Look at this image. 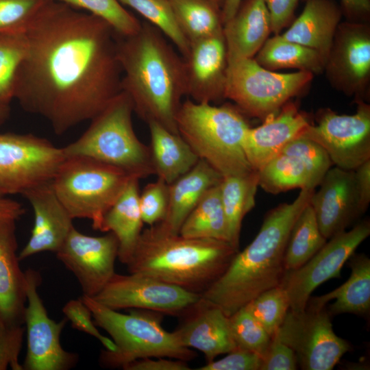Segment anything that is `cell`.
I'll return each instance as SVG.
<instances>
[{
  "instance_id": "cell-46",
  "label": "cell",
  "mask_w": 370,
  "mask_h": 370,
  "mask_svg": "<svg viewBox=\"0 0 370 370\" xmlns=\"http://www.w3.org/2000/svg\"><path fill=\"white\" fill-rule=\"evenodd\" d=\"M297 367L294 351L276 336H273L260 370H295Z\"/></svg>"
},
{
  "instance_id": "cell-23",
  "label": "cell",
  "mask_w": 370,
  "mask_h": 370,
  "mask_svg": "<svg viewBox=\"0 0 370 370\" xmlns=\"http://www.w3.org/2000/svg\"><path fill=\"white\" fill-rule=\"evenodd\" d=\"M183 315L186 317L174 334L184 347L201 352L207 362L237 347L230 319L219 307L201 299Z\"/></svg>"
},
{
  "instance_id": "cell-31",
  "label": "cell",
  "mask_w": 370,
  "mask_h": 370,
  "mask_svg": "<svg viewBox=\"0 0 370 370\" xmlns=\"http://www.w3.org/2000/svg\"><path fill=\"white\" fill-rule=\"evenodd\" d=\"M258 186V173L256 171L244 175L223 177L219 184L229 243L237 251H239L242 222L255 206Z\"/></svg>"
},
{
  "instance_id": "cell-19",
  "label": "cell",
  "mask_w": 370,
  "mask_h": 370,
  "mask_svg": "<svg viewBox=\"0 0 370 370\" xmlns=\"http://www.w3.org/2000/svg\"><path fill=\"white\" fill-rule=\"evenodd\" d=\"M319 186L309 204L321 233L328 240L346 230L361 216L354 170L331 166Z\"/></svg>"
},
{
  "instance_id": "cell-6",
  "label": "cell",
  "mask_w": 370,
  "mask_h": 370,
  "mask_svg": "<svg viewBox=\"0 0 370 370\" xmlns=\"http://www.w3.org/2000/svg\"><path fill=\"white\" fill-rule=\"evenodd\" d=\"M82 299L92 314L95 325L103 329L116 345L114 351L103 350L99 362L107 368H122L145 358H169L184 361L197 354L182 345L173 332L161 325L159 312L135 309L123 314L83 295Z\"/></svg>"
},
{
  "instance_id": "cell-27",
  "label": "cell",
  "mask_w": 370,
  "mask_h": 370,
  "mask_svg": "<svg viewBox=\"0 0 370 370\" xmlns=\"http://www.w3.org/2000/svg\"><path fill=\"white\" fill-rule=\"evenodd\" d=\"M300 15L280 36L327 58L343 12L334 0H306Z\"/></svg>"
},
{
  "instance_id": "cell-29",
  "label": "cell",
  "mask_w": 370,
  "mask_h": 370,
  "mask_svg": "<svg viewBox=\"0 0 370 370\" xmlns=\"http://www.w3.org/2000/svg\"><path fill=\"white\" fill-rule=\"evenodd\" d=\"M350 276L341 286L319 297H310L307 305L325 307L335 299L328 310L330 315L350 313L367 316L370 310V259L365 254H354L349 258Z\"/></svg>"
},
{
  "instance_id": "cell-26",
  "label": "cell",
  "mask_w": 370,
  "mask_h": 370,
  "mask_svg": "<svg viewBox=\"0 0 370 370\" xmlns=\"http://www.w3.org/2000/svg\"><path fill=\"white\" fill-rule=\"evenodd\" d=\"M223 176L204 160L169 184V204L164 219L157 224L171 234L181 226L204 194L221 182Z\"/></svg>"
},
{
  "instance_id": "cell-44",
  "label": "cell",
  "mask_w": 370,
  "mask_h": 370,
  "mask_svg": "<svg viewBox=\"0 0 370 370\" xmlns=\"http://www.w3.org/2000/svg\"><path fill=\"white\" fill-rule=\"evenodd\" d=\"M62 312L73 328L85 332L97 338L108 351H114L113 341L101 334L95 325L92 314L82 298L71 299L63 307Z\"/></svg>"
},
{
  "instance_id": "cell-53",
  "label": "cell",
  "mask_w": 370,
  "mask_h": 370,
  "mask_svg": "<svg viewBox=\"0 0 370 370\" xmlns=\"http://www.w3.org/2000/svg\"><path fill=\"white\" fill-rule=\"evenodd\" d=\"M10 114L9 104L0 103V125L3 124L8 118Z\"/></svg>"
},
{
  "instance_id": "cell-52",
  "label": "cell",
  "mask_w": 370,
  "mask_h": 370,
  "mask_svg": "<svg viewBox=\"0 0 370 370\" xmlns=\"http://www.w3.org/2000/svg\"><path fill=\"white\" fill-rule=\"evenodd\" d=\"M243 0H223L221 6L223 23L228 21L237 12Z\"/></svg>"
},
{
  "instance_id": "cell-16",
  "label": "cell",
  "mask_w": 370,
  "mask_h": 370,
  "mask_svg": "<svg viewBox=\"0 0 370 370\" xmlns=\"http://www.w3.org/2000/svg\"><path fill=\"white\" fill-rule=\"evenodd\" d=\"M332 166L329 156L319 145L299 136L258 171V184L271 194L294 188L314 190Z\"/></svg>"
},
{
  "instance_id": "cell-32",
  "label": "cell",
  "mask_w": 370,
  "mask_h": 370,
  "mask_svg": "<svg viewBox=\"0 0 370 370\" xmlns=\"http://www.w3.org/2000/svg\"><path fill=\"white\" fill-rule=\"evenodd\" d=\"M254 60L262 67L275 71L296 69L319 74L324 71L326 57L319 51L288 40L280 34L268 38Z\"/></svg>"
},
{
  "instance_id": "cell-41",
  "label": "cell",
  "mask_w": 370,
  "mask_h": 370,
  "mask_svg": "<svg viewBox=\"0 0 370 370\" xmlns=\"http://www.w3.org/2000/svg\"><path fill=\"white\" fill-rule=\"evenodd\" d=\"M47 0H0V34L25 32Z\"/></svg>"
},
{
  "instance_id": "cell-1",
  "label": "cell",
  "mask_w": 370,
  "mask_h": 370,
  "mask_svg": "<svg viewBox=\"0 0 370 370\" xmlns=\"http://www.w3.org/2000/svg\"><path fill=\"white\" fill-rule=\"evenodd\" d=\"M24 32L14 98L57 135L90 121L122 91L116 32L103 19L47 0Z\"/></svg>"
},
{
  "instance_id": "cell-40",
  "label": "cell",
  "mask_w": 370,
  "mask_h": 370,
  "mask_svg": "<svg viewBox=\"0 0 370 370\" xmlns=\"http://www.w3.org/2000/svg\"><path fill=\"white\" fill-rule=\"evenodd\" d=\"M232 334L237 347L253 352L263 358L271 336L244 306L229 317Z\"/></svg>"
},
{
  "instance_id": "cell-3",
  "label": "cell",
  "mask_w": 370,
  "mask_h": 370,
  "mask_svg": "<svg viewBox=\"0 0 370 370\" xmlns=\"http://www.w3.org/2000/svg\"><path fill=\"white\" fill-rule=\"evenodd\" d=\"M314 191L302 189L292 202L271 210L254 240L236 252L201 299L229 317L264 291L279 286L286 271L284 254L292 227Z\"/></svg>"
},
{
  "instance_id": "cell-7",
  "label": "cell",
  "mask_w": 370,
  "mask_h": 370,
  "mask_svg": "<svg viewBox=\"0 0 370 370\" xmlns=\"http://www.w3.org/2000/svg\"><path fill=\"white\" fill-rule=\"evenodd\" d=\"M133 112L130 97L121 91L90 120L77 140L62 147L64 156L90 157L139 180L155 175L149 146L134 132Z\"/></svg>"
},
{
  "instance_id": "cell-33",
  "label": "cell",
  "mask_w": 370,
  "mask_h": 370,
  "mask_svg": "<svg viewBox=\"0 0 370 370\" xmlns=\"http://www.w3.org/2000/svg\"><path fill=\"white\" fill-rule=\"evenodd\" d=\"M189 44L223 33L221 5L212 0H169Z\"/></svg>"
},
{
  "instance_id": "cell-39",
  "label": "cell",
  "mask_w": 370,
  "mask_h": 370,
  "mask_svg": "<svg viewBox=\"0 0 370 370\" xmlns=\"http://www.w3.org/2000/svg\"><path fill=\"white\" fill-rule=\"evenodd\" d=\"M245 306L272 337L289 310V301L279 285L264 291Z\"/></svg>"
},
{
  "instance_id": "cell-45",
  "label": "cell",
  "mask_w": 370,
  "mask_h": 370,
  "mask_svg": "<svg viewBox=\"0 0 370 370\" xmlns=\"http://www.w3.org/2000/svg\"><path fill=\"white\" fill-rule=\"evenodd\" d=\"M224 358L207 362L197 370H260L262 358L258 354L236 347Z\"/></svg>"
},
{
  "instance_id": "cell-15",
  "label": "cell",
  "mask_w": 370,
  "mask_h": 370,
  "mask_svg": "<svg viewBox=\"0 0 370 370\" xmlns=\"http://www.w3.org/2000/svg\"><path fill=\"white\" fill-rule=\"evenodd\" d=\"M26 306L24 324L27 334V352L23 370H66L73 367L78 356L61 345L60 335L67 322L51 319L38 292L40 274L29 269L25 271Z\"/></svg>"
},
{
  "instance_id": "cell-13",
  "label": "cell",
  "mask_w": 370,
  "mask_h": 370,
  "mask_svg": "<svg viewBox=\"0 0 370 370\" xmlns=\"http://www.w3.org/2000/svg\"><path fill=\"white\" fill-rule=\"evenodd\" d=\"M357 103L350 115L321 110L317 124H310L301 136L319 145L332 164L345 170H355L370 160V106L364 101Z\"/></svg>"
},
{
  "instance_id": "cell-18",
  "label": "cell",
  "mask_w": 370,
  "mask_h": 370,
  "mask_svg": "<svg viewBox=\"0 0 370 370\" xmlns=\"http://www.w3.org/2000/svg\"><path fill=\"white\" fill-rule=\"evenodd\" d=\"M118 248L117 239L112 232L91 236L74 227L56 255L75 276L83 295L94 297L115 274Z\"/></svg>"
},
{
  "instance_id": "cell-2",
  "label": "cell",
  "mask_w": 370,
  "mask_h": 370,
  "mask_svg": "<svg viewBox=\"0 0 370 370\" xmlns=\"http://www.w3.org/2000/svg\"><path fill=\"white\" fill-rule=\"evenodd\" d=\"M121 68V90L130 97L134 112L178 134L175 116L186 95L184 62L165 36L149 23L129 36L116 33Z\"/></svg>"
},
{
  "instance_id": "cell-54",
  "label": "cell",
  "mask_w": 370,
  "mask_h": 370,
  "mask_svg": "<svg viewBox=\"0 0 370 370\" xmlns=\"http://www.w3.org/2000/svg\"><path fill=\"white\" fill-rule=\"evenodd\" d=\"M212 1L218 3L219 4H220L222 6L223 0H212Z\"/></svg>"
},
{
  "instance_id": "cell-25",
  "label": "cell",
  "mask_w": 370,
  "mask_h": 370,
  "mask_svg": "<svg viewBox=\"0 0 370 370\" xmlns=\"http://www.w3.org/2000/svg\"><path fill=\"white\" fill-rule=\"evenodd\" d=\"M16 220H0V314L8 323L24 324L25 275L19 265Z\"/></svg>"
},
{
  "instance_id": "cell-20",
  "label": "cell",
  "mask_w": 370,
  "mask_h": 370,
  "mask_svg": "<svg viewBox=\"0 0 370 370\" xmlns=\"http://www.w3.org/2000/svg\"><path fill=\"white\" fill-rule=\"evenodd\" d=\"M183 59L186 96L198 103L224 99L227 60L223 33L190 43Z\"/></svg>"
},
{
  "instance_id": "cell-35",
  "label": "cell",
  "mask_w": 370,
  "mask_h": 370,
  "mask_svg": "<svg viewBox=\"0 0 370 370\" xmlns=\"http://www.w3.org/2000/svg\"><path fill=\"white\" fill-rule=\"evenodd\" d=\"M326 242L327 239L319 228L314 210L308 203L292 227L284 254L285 270L299 268Z\"/></svg>"
},
{
  "instance_id": "cell-50",
  "label": "cell",
  "mask_w": 370,
  "mask_h": 370,
  "mask_svg": "<svg viewBox=\"0 0 370 370\" xmlns=\"http://www.w3.org/2000/svg\"><path fill=\"white\" fill-rule=\"evenodd\" d=\"M341 2L343 14L347 16L348 21H367L370 14V0H341Z\"/></svg>"
},
{
  "instance_id": "cell-10",
  "label": "cell",
  "mask_w": 370,
  "mask_h": 370,
  "mask_svg": "<svg viewBox=\"0 0 370 370\" xmlns=\"http://www.w3.org/2000/svg\"><path fill=\"white\" fill-rule=\"evenodd\" d=\"M65 156L45 138L0 134V195L21 194L51 181Z\"/></svg>"
},
{
  "instance_id": "cell-17",
  "label": "cell",
  "mask_w": 370,
  "mask_h": 370,
  "mask_svg": "<svg viewBox=\"0 0 370 370\" xmlns=\"http://www.w3.org/2000/svg\"><path fill=\"white\" fill-rule=\"evenodd\" d=\"M324 71L334 88L363 101L370 77V28L366 22L339 23Z\"/></svg>"
},
{
  "instance_id": "cell-4",
  "label": "cell",
  "mask_w": 370,
  "mask_h": 370,
  "mask_svg": "<svg viewBox=\"0 0 370 370\" xmlns=\"http://www.w3.org/2000/svg\"><path fill=\"white\" fill-rule=\"evenodd\" d=\"M228 242L173 234L156 223L142 231L129 273L145 275L201 294L227 269L238 252Z\"/></svg>"
},
{
  "instance_id": "cell-30",
  "label": "cell",
  "mask_w": 370,
  "mask_h": 370,
  "mask_svg": "<svg viewBox=\"0 0 370 370\" xmlns=\"http://www.w3.org/2000/svg\"><path fill=\"white\" fill-rule=\"evenodd\" d=\"M155 175L168 184L189 171L199 158L182 138L155 121L147 123Z\"/></svg>"
},
{
  "instance_id": "cell-5",
  "label": "cell",
  "mask_w": 370,
  "mask_h": 370,
  "mask_svg": "<svg viewBox=\"0 0 370 370\" xmlns=\"http://www.w3.org/2000/svg\"><path fill=\"white\" fill-rule=\"evenodd\" d=\"M242 114L230 104L215 106L188 99L181 103L175 123L178 134L199 159L223 177L244 175L254 170L243 147L249 126Z\"/></svg>"
},
{
  "instance_id": "cell-8",
  "label": "cell",
  "mask_w": 370,
  "mask_h": 370,
  "mask_svg": "<svg viewBox=\"0 0 370 370\" xmlns=\"http://www.w3.org/2000/svg\"><path fill=\"white\" fill-rule=\"evenodd\" d=\"M133 177L90 157L65 156L53 180L56 195L73 219H87L101 231L104 216Z\"/></svg>"
},
{
  "instance_id": "cell-43",
  "label": "cell",
  "mask_w": 370,
  "mask_h": 370,
  "mask_svg": "<svg viewBox=\"0 0 370 370\" xmlns=\"http://www.w3.org/2000/svg\"><path fill=\"white\" fill-rule=\"evenodd\" d=\"M25 328L7 322L0 314V370H23L19 362Z\"/></svg>"
},
{
  "instance_id": "cell-48",
  "label": "cell",
  "mask_w": 370,
  "mask_h": 370,
  "mask_svg": "<svg viewBox=\"0 0 370 370\" xmlns=\"http://www.w3.org/2000/svg\"><path fill=\"white\" fill-rule=\"evenodd\" d=\"M145 358L136 360L125 367V370H190L186 361L164 358Z\"/></svg>"
},
{
  "instance_id": "cell-49",
  "label": "cell",
  "mask_w": 370,
  "mask_h": 370,
  "mask_svg": "<svg viewBox=\"0 0 370 370\" xmlns=\"http://www.w3.org/2000/svg\"><path fill=\"white\" fill-rule=\"evenodd\" d=\"M356 184L358 196V206L362 216L370 203V160L362 163L354 170Z\"/></svg>"
},
{
  "instance_id": "cell-37",
  "label": "cell",
  "mask_w": 370,
  "mask_h": 370,
  "mask_svg": "<svg viewBox=\"0 0 370 370\" xmlns=\"http://www.w3.org/2000/svg\"><path fill=\"white\" fill-rule=\"evenodd\" d=\"M27 51L25 32L0 34V103L14 97L16 77Z\"/></svg>"
},
{
  "instance_id": "cell-9",
  "label": "cell",
  "mask_w": 370,
  "mask_h": 370,
  "mask_svg": "<svg viewBox=\"0 0 370 370\" xmlns=\"http://www.w3.org/2000/svg\"><path fill=\"white\" fill-rule=\"evenodd\" d=\"M313 76L301 71L276 73L262 67L254 58L242 59L227 64L224 99L235 103L242 113L263 121L303 90Z\"/></svg>"
},
{
  "instance_id": "cell-28",
  "label": "cell",
  "mask_w": 370,
  "mask_h": 370,
  "mask_svg": "<svg viewBox=\"0 0 370 370\" xmlns=\"http://www.w3.org/2000/svg\"><path fill=\"white\" fill-rule=\"evenodd\" d=\"M139 179L132 177L125 190L104 216L101 232H112L118 241V258L127 264L142 232L139 208Z\"/></svg>"
},
{
  "instance_id": "cell-38",
  "label": "cell",
  "mask_w": 370,
  "mask_h": 370,
  "mask_svg": "<svg viewBox=\"0 0 370 370\" xmlns=\"http://www.w3.org/2000/svg\"><path fill=\"white\" fill-rule=\"evenodd\" d=\"M95 15L108 23L119 35L129 36L139 31L140 23L118 0H55Z\"/></svg>"
},
{
  "instance_id": "cell-22",
  "label": "cell",
  "mask_w": 370,
  "mask_h": 370,
  "mask_svg": "<svg viewBox=\"0 0 370 370\" xmlns=\"http://www.w3.org/2000/svg\"><path fill=\"white\" fill-rule=\"evenodd\" d=\"M262 125L247 130L243 140L245 156L251 169L259 171L293 140L301 136L311 124L308 115L287 102Z\"/></svg>"
},
{
  "instance_id": "cell-36",
  "label": "cell",
  "mask_w": 370,
  "mask_h": 370,
  "mask_svg": "<svg viewBox=\"0 0 370 370\" xmlns=\"http://www.w3.org/2000/svg\"><path fill=\"white\" fill-rule=\"evenodd\" d=\"M128 6L157 27L185 57L190 48L189 42L182 34L169 0H118Z\"/></svg>"
},
{
  "instance_id": "cell-34",
  "label": "cell",
  "mask_w": 370,
  "mask_h": 370,
  "mask_svg": "<svg viewBox=\"0 0 370 370\" xmlns=\"http://www.w3.org/2000/svg\"><path fill=\"white\" fill-rule=\"evenodd\" d=\"M179 234L186 238H212L229 243L219 184L204 194L182 223Z\"/></svg>"
},
{
  "instance_id": "cell-21",
  "label": "cell",
  "mask_w": 370,
  "mask_h": 370,
  "mask_svg": "<svg viewBox=\"0 0 370 370\" xmlns=\"http://www.w3.org/2000/svg\"><path fill=\"white\" fill-rule=\"evenodd\" d=\"M23 196L32 207L34 221L30 237L18 254L19 260L44 251L56 253L74 226L73 219L55 193L52 180L28 190Z\"/></svg>"
},
{
  "instance_id": "cell-51",
  "label": "cell",
  "mask_w": 370,
  "mask_h": 370,
  "mask_svg": "<svg viewBox=\"0 0 370 370\" xmlns=\"http://www.w3.org/2000/svg\"><path fill=\"white\" fill-rule=\"evenodd\" d=\"M25 210L19 202L0 195V220H18Z\"/></svg>"
},
{
  "instance_id": "cell-12",
  "label": "cell",
  "mask_w": 370,
  "mask_h": 370,
  "mask_svg": "<svg viewBox=\"0 0 370 370\" xmlns=\"http://www.w3.org/2000/svg\"><path fill=\"white\" fill-rule=\"evenodd\" d=\"M369 234V221L364 220L350 230H345L329 238V241L299 268L286 271L280 285L287 294L289 310H304L316 288L332 278H340L343 264Z\"/></svg>"
},
{
  "instance_id": "cell-24",
  "label": "cell",
  "mask_w": 370,
  "mask_h": 370,
  "mask_svg": "<svg viewBox=\"0 0 370 370\" xmlns=\"http://www.w3.org/2000/svg\"><path fill=\"white\" fill-rule=\"evenodd\" d=\"M271 32L270 16L263 0L242 1L236 14L223 24L227 64L254 58Z\"/></svg>"
},
{
  "instance_id": "cell-42",
  "label": "cell",
  "mask_w": 370,
  "mask_h": 370,
  "mask_svg": "<svg viewBox=\"0 0 370 370\" xmlns=\"http://www.w3.org/2000/svg\"><path fill=\"white\" fill-rule=\"evenodd\" d=\"M169 204V184L158 177L149 183L139 194V208L143 223L149 226L162 221Z\"/></svg>"
},
{
  "instance_id": "cell-14",
  "label": "cell",
  "mask_w": 370,
  "mask_h": 370,
  "mask_svg": "<svg viewBox=\"0 0 370 370\" xmlns=\"http://www.w3.org/2000/svg\"><path fill=\"white\" fill-rule=\"evenodd\" d=\"M92 298L115 310L131 308L183 315L201 299V295L145 275L115 273Z\"/></svg>"
},
{
  "instance_id": "cell-47",
  "label": "cell",
  "mask_w": 370,
  "mask_h": 370,
  "mask_svg": "<svg viewBox=\"0 0 370 370\" xmlns=\"http://www.w3.org/2000/svg\"><path fill=\"white\" fill-rule=\"evenodd\" d=\"M269 14L271 32L275 35L293 21L299 0H263Z\"/></svg>"
},
{
  "instance_id": "cell-11",
  "label": "cell",
  "mask_w": 370,
  "mask_h": 370,
  "mask_svg": "<svg viewBox=\"0 0 370 370\" xmlns=\"http://www.w3.org/2000/svg\"><path fill=\"white\" fill-rule=\"evenodd\" d=\"M273 336L294 351L304 370H331L350 349V345L334 332L325 306L288 310Z\"/></svg>"
}]
</instances>
